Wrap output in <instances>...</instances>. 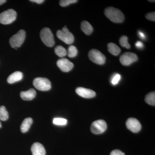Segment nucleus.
I'll use <instances>...</instances> for the list:
<instances>
[{
	"label": "nucleus",
	"instance_id": "15",
	"mask_svg": "<svg viewBox=\"0 0 155 155\" xmlns=\"http://www.w3.org/2000/svg\"><path fill=\"white\" fill-rule=\"evenodd\" d=\"M23 78V74L22 72L17 71L12 73L8 77L7 81L9 84H13L22 80Z\"/></svg>",
	"mask_w": 155,
	"mask_h": 155
},
{
	"label": "nucleus",
	"instance_id": "18",
	"mask_svg": "<svg viewBox=\"0 0 155 155\" xmlns=\"http://www.w3.org/2000/svg\"><path fill=\"white\" fill-rule=\"evenodd\" d=\"M107 48L109 52L114 56H118L121 52L120 48L114 43H108Z\"/></svg>",
	"mask_w": 155,
	"mask_h": 155
},
{
	"label": "nucleus",
	"instance_id": "17",
	"mask_svg": "<svg viewBox=\"0 0 155 155\" xmlns=\"http://www.w3.org/2000/svg\"><path fill=\"white\" fill-rule=\"evenodd\" d=\"M81 28L84 33L87 35H90L92 33L93 28L89 22L86 21H83L81 22Z\"/></svg>",
	"mask_w": 155,
	"mask_h": 155
},
{
	"label": "nucleus",
	"instance_id": "7",
	"mask_svg": "<svg viewBox=\"0 0 155 155\" xmlns=\"http://www.w3.org/2000/svg\"><path fill=\"white\" fill-rule=\"evenodd\" d=\"M88 57L91 61L98 65H103L106 62V57L97 49H91L88 53Z\"/></svg>",
	"mask_w": 155,
	"mask_h": 155
},
{
	"label": "nucleus",
	"instance_id": "9",
	"mask_svg": "<svg viewBox=\"0 0 155 155\" xmlns=\"http://www.w3.org/2000/svg\"><path fill=\"white\" fill-rule=\"evenodd\" d=\"M119 60L122 65L127 66L137 61L138 57L134 53L128 52L124 53L122 55Z\"/></svg>",
	"mask_w": 155,
	"mask_h": 155
},
{
	"label": "nucleus",
	"instance_id": "10",
	"mask_svg": "<svg viewBox=\"0 0 155 155\" xmlns=\"http://www.w3.org/2000/svg\"><path fill=\"white\" fill-rule=\"evenodd\" d=\"M126 126L129 130L134 133L138 132L141 129V125L137 119L130 118L127 119Z\"/></svg>",
	"mask_w": 155,
	"mask_h": 155
},
{
	"label": "nucleus",
	"instance_id": "28",
	"mask_svg": "<svg viewBox=\"0 0 155 155\" xmlns=\"http://www.w3.org/2000/svg\"><path fill=\"white\" fill-rule=\"evenodd\" d=\"M125 153L119 150H115L111 152L110 155H125Z\"/></svg>",
	"mask_w": 155,
	"mask_h": 155
},
{
	"label": "nucleus",
	"instance_id": "29",
	"mask_svg": "<svg viewBox=\"0 0 155 155\" xmlns=\"http://www.w3.org/2000/svg\"><path fill=\"white\" fill-rule=\"evenodd\" d=\"M135 46L137 48L141 49L143 48V44L141 41H137L136 43Z\"/></svg>",
	"mask_w": 155,
	"mask_h": 155
},
{
	"label": "nucleus",
	"instance_id": "26",
	"mask_svg": "<svg viewBox=\"0 0 155 155\" xmlns=\"http://www.w3.org/2000/svg\"><path fill=\"white\" fill-rule=\"evenodd\" d=\"M78 2L77 0H61L60 1V5L62 7H65L71 4H74Z\"/></svg>",
	"mask_w": 155,
	"mask_h": 155
},
{
	"label": "nucleus",
	"instance_id": "32",
	"mask_svg": "<svg viewBox=\"0 0 155 155\" xmlns=\"http://www.w3.org/2000/svg\"><path fill=\"white\" fill-rule=\"evenodd\" d=\"M6 2V0H0V5Z\"/></svg>",
	"mask_w": 155,
	"mask_h": 155
},
{
	"label": "nucleus",
	"instance_id": "3",
	"mask_svg": "<svg viewBox=\"0 0 155 155\" xmlns=\"http://www.w3.org/2000/svg\"><path fill=\"white\" fill-rule=\"evenodd\" d=\"M25 38V31L23 29H21L10 38V44L11 47L17 49L22 45Z\"/></svg>",
	"mask_w": 155,
	"mask_h": 155
},
{
	"label": "nucleus",
	"instance_id": "1",
	"mask_svg": "<svg viewBox=\"0 0 155 155\" xmlns=\"http://www.w3.org/2000/svg\"><path fill=\"white\" fill-rule=\"evenodd\" d=\"M104 14L108 19L114 23H121L125 19V16L122 11L114 7H109L105 9Z\"/></svg>",
	"mask_w": 155,
	"mask_h": 155
},
{
	"label": "nucleus",
	"instance_id": "23",
	"mask_svg": "<svg viewBox=\"0 0 155 155\" xmlns=\"http://www.w3.org/2000/svg\"><path fill=\"white\" fill-rule=\"evenodd\" d=\"M78 50L75 46L71 45L68 48V56L69 58H75L77 55Z\"/></svg>",
	"mask_w": 155,
	"mask_h": 155
},
{
	"label": "nucleus",
	"instance_id": "12",
	"mask_svg": "<svg viewBox=\"0 0 155 155\" xmlns=\"http://www.w3.org/2000/svg\"><path fill=\"white\" fill-rule=\"evenodd\" d=\"M76 93L78 95L86 98H91L96 96V93L92 90L84 88L82 87H78L76 89Z\"/></svg>",
	"mask_w": 155,
	"mask_h": 155
},
{
	"label": "nucleus",
	"instance_id": "20",
	"mask_svg": "<svg viewBox=\"0 0 155 155\" xmlns=\"http://www.w3.org/2000/svg\"><path fill=\"white\" fill-rule=\"evenodd\" d=\"M55 53L58 56L61 58L65 57L67 55V51L65 48L62 46H58L55 48Z\"/></svg>",
	"mask_w": 155,
	"mask_h": 155
},
{
	"label": "nucleus",
	"instance_id": "24",
	"mask_svg": "<svg viewBox=\"0 0 155 155\" xmlns=\"http://www.w3.org/2000/svg\"><path fill=\"white\" fill-rule=\"evenodd\" d=\"M53 123L58 125H67V120L64 118H55L53 119Z\"/></svg>",
	"mask_w": 155,
	"mask_h": 155
},
{
	"label": "nucleus",
	"instance_id": "19",
	"mask_svg": "<svg viewBox=\"0 0 155 155\" xmlns=\"http://www.w3.org/2000/svg\"><path fill=\"white\" fill-rule=\"evenodd\" d=\"M146 102L150 105L155 106V93L151 92L146 96L145 98Z\"/></svg>",
	"mask_w": 155,
	"mask_h": 155
},
{
	"label": "nucleus",
	"instance_id": "22",
	"mask_svg": "<svg viewBox=\"0 0 155 155\" xmlns=\"http://www.w3.org/2000/svg\"><path fill=\"white\" fill-rule=\"evenodd\" d=\"M120 44L123 47L127 49L130 48V46L128 42V38L125 35L121 36L119 39Z\"/></svg>",
	"mask_w": 155,
	"mask_h": 155
},
{
	"label": "nucleus",
	"instance_id": "14",
	"mask_svg": "<svg viewBox=\"0 0 155 155\" xmlns=\"http://www.w3.org/2000/svg\"><path fill=\"white\" fill-rule=\"evenodd\" d=\"M36 92L33 88H31L28 91H22L20 93V97L24 101H31L36 96Z\"/></svg>",
	"mask_w": 155,
	"mask_h": 155
},
{
	"label": "nucleus",
	"instance_id": "16",
	"mask_svg": "<svg viewBox=\"0 0 155 155\" xmlns=\"http://www.w3.org/2000/svg\"><path fill=\"white\" fill-rule=\"evenodd\" d=\"M33 120L31 118H26L23 120L20 127L21 131L22 133L27 132L32 125Z\"/></svg>",
	"mask_w": 155,
	"mask_h": 155
},
{
	"label": "nucleus",
	"instance_id": "30",
	"mask_svg": "<svg viewBox=\"0 0 155 155\" xmlns=\"http://www.w3.org/2000/svg\"><path fill=\"white\" fill-rule=\"evenodd\" d=\"M138 35L139 37L142 39H145L146 38L145 35L144 34L143 32H141L140 31H138Z\"/></svg>",
	"mask_w": 155,
	"mask_h": 155
},
{
	"label": "nucleus",
	"instance_id": "33",
	"mask_svg": "<svg viewBox=\"0 0 155 155\" xmlns=\"http://www.w3.org/2000/svg\"><path fill=\"white\" fill-rule=\"evenodd\" d=\"M2 127V124H1V122H0V128H1Z\"/></svg>",
	"mask_w": 155,
	"mask_h": 155
},
{
	"label": "nucleus",
	"instance_id": "27",
	"mask_svg": "<svg viewBox=\"0 0 155 155\" xmlns=\"http://www.w3.org/2000/svg\"><path fill=\"white\" fill-rule=\"evenodd\" d=\"M146 18L148 20L151 21H155V12H151L147 14L145 16Z\"/></svg>",
	"mask_w": 155,
	"mask_h": 155
},
{
	"label": "nucleus",
	"instance_id": "4",
	"mask_svg": "<svg viewBox=\"0 0 155 155\" xmlns=\"http://www.w3.org/2000/svg\"><path fill=\"white\" fill-rule=\"evenodd\" d=\"M40 37L42 41L47 46L52 47L54 45V35L49 28H43L41 31Z\"/></svg>",
	"mask_w": 155,
	"mask_h": 155
},
{
	"label": "nucleus",
	"instance_id": "2",
	"mask_svg": "<svg viewBox=\"0 0 155 155\" xmlns=\"http://www.w3.org/2000/svg\"><path fill=\"white\" fill-rule=\"evenodd\" d=\"M17 13L14 10L9 9L0 14V23L4 25L11 24L16 20Z\"/></svg>",
	"mask_w": 155,
	"mask_h": 155
},
{
	"label": "nucleus",
	"instance_id": "6",
	"mask_svg": "<svg viewBox=\"0 0 155 155\" xmlns=\"http://www.w3.org/2000/svg\"><path fill=\"white\" fill-rule=\"evenodd\" d=\"M57 35L58 38L67 44H71L74 41L73 34L69 31L66 27L63 28L62 30H58Z\"/></svg>",
	"mask_w": 155,
	"mask_h": 155
},
{
	"label": "nucleus",
	"instance_id": "5",
	"mask_svg": "<svg viewBox=\"0 0 155 155\" xmlns=\"http://www.w3.org/2000/svg\"><path fill=\"white\" fill-rule=\"evenodd\" d=\"M33 84L35 88L41 91H48L51 87L50 81L45 78L38 77L35 78Z\"/></svg>",
	"mask_w": 155,
	"mask_h": 155
},
{
	"label": "nucleus",
	"instance_id": "11",
	"mask_svg": "<svg viewBox=\"0 0 155 155\" xmlns=\"http://www.w3.org/2000/svg\"><path fill=\"white\" fill-rule=\"evenodd\" d=\"M58 67L63 72H68L71 71L74 67V64L67 58L59 59L57 63Z\"/></svg>",
	"mask_w": 155,
	"mask_h": 155
},
{
	"label": "nucleus",
	"instance_id": "13",
	"mask_svg": "<svg viewBox=\"0 0 155 155\" xmlns=\"http://www.w3.org/2000/svg\"><path fill=\"white\" fill-rule=\"evenodd\" d=\"M32 155H46L44 147L39 143H35L31 147Z\"/></svg>",
	"mask_w": 155,
	"mask_h": 155
},
{
	"label": "nucleus",
	"instance_id": "21",
	"mask_svg": "<svg viewBox=\"0 0 155 155\" xmlns=\"http://www.w3.org/2000/svg\"><path fill=\"white\" fill-rule=\"evenodd\" d=\"M9 118L8 113L6 110L5 107L4 106L0 107V119L2 121H6Z\"/></svg>",
	"mask_w": 155,
	"mask_h": 155
},
{
	"label": "nucleus",
	"instance_id": "34",
	"mask_svg": "<svg viewBox=\"0 0 155 155\" xmlns=\"http://www.w3.org/2000/svg\"><path fill=\"white\" fill-rule=\"evenodd\" d=\"M149 2H155V1H148Z\"/></svg>",
	"mask_w": 155,
	"mask_h": 155
},
{
	"label": "nucleus",
	"instance_id": "31",
	"mask_svg": "<svg viewBox=\"0 0 155 155\" xmlns=\"http://www.w3.org/2000/svg\"><path fill=\"white\" fill-rule=\"evenodd\" d=\"M30 1L31 2H35L38 4H41V3H43L45 2V1H44V0H31Z\"/></svg>",
	"mask_w": 155,
	"mask_h": 155
},
{
	"label": "nucleus",
	"instance_id": "25",
	"mask_svg": "<svg viewBox=\"0 0 155 155\" xmlns=\"http://www.w3.org/2000/svg\"><path fill=\"white\" fill-rule=\"evenodd\" d=\"M121 75L119 74H114L111 78V83L113 84V85H115L116 84H118L119 83V81L121 79Z\"/></svg>",
	"mask_w": 155,
	"mask_h": 155
},
{
	"label": "nucleus",
	"instance_id": "8",
	"mask_svg": "<svg viewBox=\"0 0 155 155\" xmlns=\"http://www.w3.org/2000/svg\"><path fill=\"white\" fill-rule=\"evenodd\" d=\"M107 124L104 120H98L93 122L91 127V130L94 134H101L106 131Z\"/></svg>",
	"mask_w": 155,
	"mask_h": 155
}]
</instances>
